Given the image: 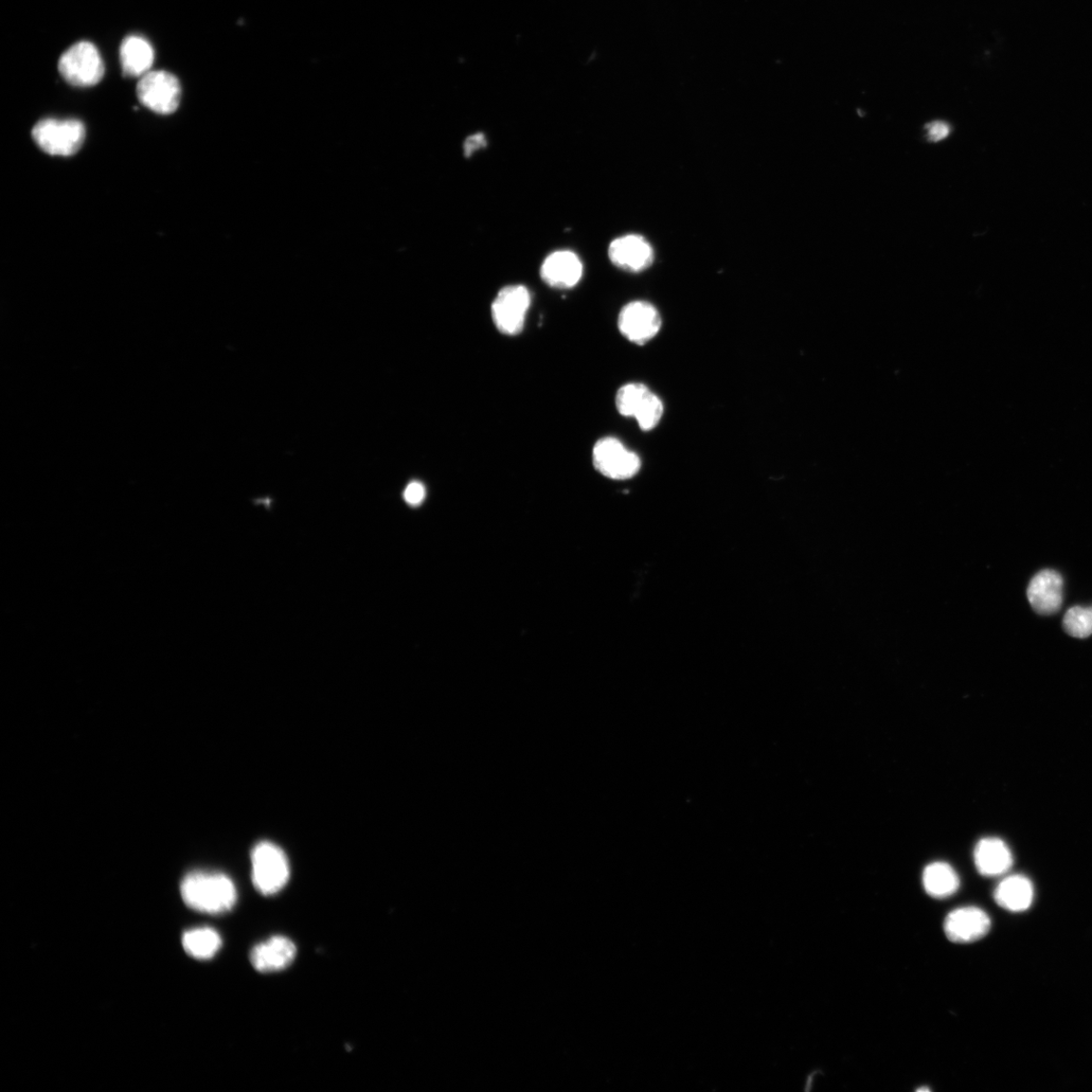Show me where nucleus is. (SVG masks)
Masks as SVG:
<instances>
[{"label": "nucleus", "instance_id": "f257e3e1", "mask_svg": "<svg viewBox=\"0 0 1092 1092\" xmlns=\"http://www.w3.org/2000/svg\"><path fill=\"white\" fill-rule=\"evenodd\" d=\"M181 892L189 907L205 914H224L237 901L234 883L220 873L193 872L182 882Z\"/></svg>", "mask_w": 1092, "mask_h": 1092}, {"label": "nucleus", "instance_id": "f03ea898", "mask_svg": "<svg viewBox=\"0 0 1092 1092\" xmlns=\"http://www.w3.org/2000/svg\"><path fill=\"white\" fill-rule=\"evenodd\" d=\"M33 139L45 153L53 156L77 154L85 139L84 124L75 119H45L33 129Z\"/></svg>", "mask_w": 1092, "mask_h": 1092}, {"label": "nucleus", "instance_id": "7ed1b4c3", "mask_svg": "<svg viewBox=\"0 0 1092 1092\" xmlns=\"http://www.w3.org/2000/svg\"><path fill=\"white\" fill-rule=\"evenodd\" d=\"M252 863L254 884L263 895L279 892L290 880L288 858L271 841H262L255 847Z\"/></svg>", "mask_w": 1092, "mask_h": 1092}, {"label": "nucleus", "instance_id": "20e7f679", "mask_svg": "<svg viewBox=\"0 0 1092 1092\" xmlns=\"http://www.w3.org/2000/svg\"><path fill=\"white\" fill-rule=\"evenodd\" d=\"M616 409L623 417L637 421L643 432L655 429L664 415V404L646 385L632 383L621 387L615 399Z\"/></svg>", "mask_w": 1092, "mask_h": 1092}, {"label": "nucleus", "instance_id": "39448f33", "mask_svg": "<svg viewBox=\"0 0 1092 1092\" xmlns=\"http://www.w3.org/2000/svg\"><path fill=\"white\" fill-rule=\"evenodd\" d=\"M58 68L71 85H97L104 76V64L98 48L89 42H78L62 54Z\"/></svg>", "mask_w": 1092, "mask_h": 1092}, {"label": "nucleus", "instance_id": "423d86ee", "mask_svg": "<svg viewBox=\"0 0 1092 1092\" xmlns=\"http://www.w3.org/2000/svg\"><path fill=\"white\" fill-rule=\"evenodd\" d=\"M531 295L524 285H508L501 290L492 305V318L500 333L515 336L524 328Z\"/></svg>", "mask_w": 1092, "mask_h": 1092}, {"label": "nucleus", "instance_id": "0eeeda50", "mask_svg": "<svg viewBox=\"0 0 1092 1092\" xmlns=\"http://www.w3.org/2000/svg\"><path fill=\"white\" fill-rule=\"evenodd\" d=\"M137 96L143 105L154 113H174L182 99L179 80L167 71H150L142 77L137 85Z\"/></svg>", "mask_w": 1092, "mask_h": 1092}, {"label": "nucleus", "instance_id": "6e6552de", "mask_svg": "<svg viewBox=\"0 0 1092 1092\" xmlns=\"http://www.w3.org/2000/svg\"><path fill=\"white\" fill-rule=\"evenodd\" d=\"M594 468L602 476L615 480L634 478L641 468L640 457L630 451L619 439L604 437L593 449Z\"/></svg>", "mask_w": 1092, "mask_h": 1092}, {"label": "nucleus", "instance_id": "1a4fd4ad", "mask_svg": "<svg viewBox=\"0 0 1092 1092\" xmlns=\"http://www.w3.org/2000/svg\"><path fill=\"white\" fill-rule=\"evenodd\" d=\"M660 327V315L648 301H632L622 308L618 316L620 333L637 345L651 342L658 334Z\"/></svg>", "mask_w": 1092, "mask_h": 1092}, {"label": "nucleus", "instance_id": "9d476101", "mask_svg": "<svg viewBox=\"0 0 1092 1092\" xmlns=\"http://www.w3.org/2000/svg\"><path fill=\"white\" fill-rule=\"evenodd\" d=\"M992 921L986 911L974 906L953 910L945 920L944 932L955 944H970L986 937Z\"/></svg>", "mask_w": 1092, "mask_h": 1092}, {"label": "nucleus", "instance_id": "9b49d317", "mask_svg": "<svg viewBox=\"0 0 1092 1092\" xmlns=\"http://www.w3.org/2000/svg\"><path fill=\"white\" fill-rule=\"evenodd\" d=\"M1063 578L1059 571L1043 569L1031 580L1027 596L1033 610L1041 615L1058 613L1063 602Z\"/></svg>", "mask_w": 1092, "mask_h": 1092}, {"label": "nucleus", "instance_id": "f8f14e48", "mask_svg": "<svg viewBox=\"0 0 1092 1092\" xmlns=\"http://www.w3.org/2000/svg\"><path fill=\"white\" fill-rule=\"evenodd\" d=\"M608 256L614 265L630 273L647 270L655 258L654 249L646 238L639 235H625L613 240Z\"/></svg>", "mask_w": 1092, "mask_h": 1092}, {"label": "nucleus", "instance_id": "ddd939ff", "mask_svg": "<svg viewBox=\"0 0 1092 1092\" xmlns=\"http://www.w3.org/2000/svg\"><path fill=\"white\" fill-rule=\"evenodd\" d=\"M583 263L579 256L568 250L548 256L542 265L544 281L554 289H571L583 277Z\"/></svg>", "mask_w": 1092, "mask_h": 1092}, {"label": "nucleus", "instance_id": "4468645a", "mask_svg": "<svg viewBox=\"0 0 1092 1092\" xmlns=\"http://www.w3.org/2000/svg\"><path fill=\"white\" fill-rule=\"evenodd\" d=\"M296 955V945L288 938L277 936L255 947L250 961L259 972H276L289 967Z\"/></svg>", "mask_w": 1092, "mask_h": 1092}, {"label": "nucleus", "instance_id": "2eb2a0df", "mask_svg": "<svg viewBox=\"0 0 1092 1092\" xmlns=\"http://www.w3.org/2000/svg\"><path fill=\"white\" fill-rule=\"evenodd\" d=\"M974 862L978 872L987 877L1006 874L1013 866V854L1004 840L986 837L978 841L974 850Z\"/></svg>", "mask_w": 1092, "mask_h": 1092}, {"label": "nucleus", "instance_id": "dca6fc26", "mask_svg": "<svg viewBox=\"0 0 1092 1092\" xmlns=\"http://www.w3.org/2000/svg\"><path fill=\"white\" fill-rule=\"evenodd\" d=\"M120 59L124 76L141 78L151 71L155 59L154 49L140 35H129L121 45Z\"/></svg>", "mask_w": 1092, "mask_h": 1092}, {"label": "nucleus", "instance_id": "f3484780", "mask_svg": "<svg viewBox=\"0 0 1092 1092\" xmlns=\"http://www.w3.org/2000/svg\"><path fill=\"white\" fill-rule=\"evenodd\" d=\"M994 901L1009 911H1026L1034 901V886L1026 876H1009L997 885Z\"/></svg>", "mask_w": 1092, "mask_h": 1092}, {"label": "nucleus", "instance_id": "a211bd4d", "mask_svg": "<svg viewBox=\"0 0 1092 1092\" xmlns=\"http://www.w3.org/2000/svg\"><path fill=\"white\" fill-rule=\"evenodd\" d=\"M925 892L937 900L952 897L959 887L960 880L956 871L948 864L936 862L929 864L923 874Z\"/></svg>", "mask_w": 1092, "mask_h": 1092}, {"label": "nucleus", "instance_id": "6ab92c4d", "mask_svg": "<svg viewBox=\"0 0 1092 1092\" xmlns=\"http://www.w3.org/2000/svg\"><path fill=\"white\" fill-rule=\"evenodd\" d=\"M183 946L187 953L193 958L208 960L218 953L222 939L212 928H194L184 935Z\"/></svg>", "mask_w": 1092, "mask_h": 1092}, {"label": "nucleus", "instance_id": "aec40b11", "mask_svg": "<svg viewBox=\"0 0 1092 1092\" xmlns=\"http://www.w3.org/2000/svg\"><path fill=\"white\" fill-rule=\"evenodd\" d=\"M1063 628L1067 635L1077 638H1086L1092 635V606H1073L1063 618Z\"/></svg>", "mask_w": 1092, "mask_h": 1092}, {"label": "nucleus", "instance_id": "412c9836", "mask_svg": "<svg viewBox=\"0 0 1092 1092\" xmlns=\"http://www.w3.org/2000/svg\"><path fill=\"white\" fill-rule=\"evenodd\" d=\"M426 496L425 487L420 481H412L407 486L404 492V499L406 502L413 507L419 506Z\"/></svg>", "mask_w": 1092, "mask_h": 1092}, {"label": "nucleus", "instance_id": "4be33fe9", "mask_svg": "<svg viewBox=\"0 0 1092 1092\" xmlns=\"http://www.w3.org/2000/svg\"><path fill=\"white\" fill-rule=\"evenodd\" d=\"M927 138L930 142H940L951 132L950 126L945 122L936 121L926 124Z\"/></svg>", "mask_w": 1092, "mask_h": 1092}, {"label": "nucleus", "instance_id": "5701e85b", "mask_svg": "<svg viewBox=\"0 0 1092 1092\" xmlns=\"http://www.w3.org/2000/svg\"><path fill=\"white\" fill-rule=\"evenodd\" d=\"M487 145L486 137L482 134H475L465 140L463 145V151L465 156H472L476 151Z\"/></svg>", "mask_w": 1092, "mask_h": 1092}]
</instances>
